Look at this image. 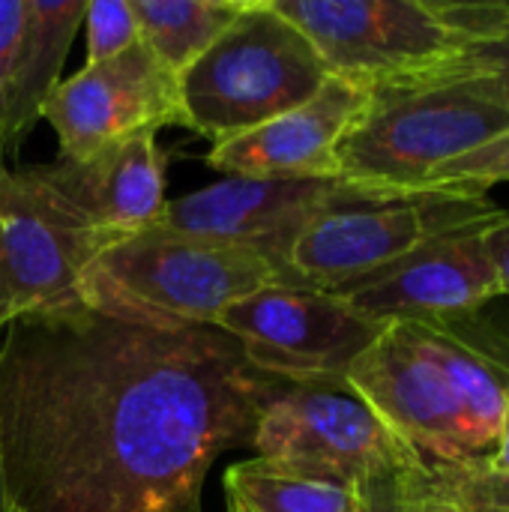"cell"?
<instances>
[{"label":"cell","mask_w":509,"mask_h":512,"mask_svg":"<svg viewBox=\"0 0 509 512\" xmlns=\"http://www.w3.org/2000/svg\"><path fill=\"white\" fill-rule=\"evenodd\" d=\"M501 213L504 210L489 195L468 189L366 195L342 186L291 246L288 285L345 294L432 237Z\"/></svg>","instance_id":"8992f818"},{"label":"cell","mask_w":509,"mask_h":512,"mask_svg":"<svg viewBox=\"0 0 509 512\" xmlns=\"http://www.w3.org/2000/svg\"><path fill=\"white\" fill-rule=\"evenodd\" d=\"M339 189V180L225 177L204 189L171 198L159 225L186 237L255 252L270 261L282 285H288L291 246L303 228L339 195Z\"/></svg>","instance_id":"4fadbf2b"},{"label":"cell","mask_w":509,"mask_h":512,"mask_svg":"<svg viewBox=\"0 0 509 512\" xmlns=\"http://www.w3.org/2000/svg\"><path fill=\"white\" fill-rule=\"evenodd\" d=\"M105 243L78 228L18 168L0 165V333L78 303V282Z\"/></svg>","instance_id":"30bf717a"},{"label":"cell","mask_w":509,"mask_h":512,"mask_svg":"<svg viewBox=\"0 0 509 512\" xmlns=\"http://www.w3.org/2000/svg\"><path fill=\"white\" fill-rule=\"evenodd\" d=\"M507 9H509V3H507Z\"/></svg>","instance_id":"f1b7e54d"},{"label":"cell","mask_w":509,"mask_h":512,"mask_svg":"<svg viewBox=\"0 0 509 512\" xmlns=\"http://www.w3.org/2000/svg\"><path fill=\"white\" fill-rule=\"evenodd\" d=\"M165 165L168 153L156 135H135L78 159L57 156L18 171L78 228L111 243L162 219Z\"/></svg>","instance_id":"7c38bea8"},{"label":"cell","mask_w":509,"mask_h":512,"mask_svg":"<svg viewBox=\"0 0 509 512\" xmlns=\"http://www.w3.org/2000/svg\"><path fill=\"white\" fill-rule=\"evenodd\" d=\"M246 6L249 0H132L141 42L177 78L219 42Z\"/></svg>","instance_id":"e0dca14e"},{"label":"cell","mask_w":509,"mask_h":512,"mask_svg":"<svg viewBox=\"0 0 509 512\" xmlns=\"http://www.w3.org/2000/svg\"><path fill=\"white\" fill-rule=\"evenodd\" d=\"M492 306V303H489ZM390 321L348 387L426 468L489 462L509 399V315Z\"/></svg>","instance_id":"7a4b0ae2"},{"label":"cell","mask_w":509,"mask_h":512,"mask_svg":"<svg viewBox=\"0 0 509 512\" xmlns=\"http://www.w3.org/2000/svg\"><path fill=\"white\" fill-rule=\"evenodd\" d=\"M0 512H15L12 501H9V492H6V483H3V471H0Z\"/></svg>","instance_id":"83f0119b"},{"label":"cell","mask_w":509,"mask_h":512,"mask_svg":"<svg viewBox=\"0 0 509 512\" xmlns=\"http://www.w3.org/2000/svg\"><path fill=\"white\" fill-rule=\"evenodd\" d=\"M282 285L255 252L177 234L165 225L105 243L81 273L84 306L153 327H216L237 300Z\"/></svg>","instance_id":"3957f363"},{"label":"cell","mask_w":509,"mask_h":512,"mask_svg":"<svg viewBox=\"0 0 509 512\" xmlns=\"http://www.w3.org/2000/svg\"><path fill=\"white\" fill-rule=\"evenodd\" d=\"M414 84H456L509 111V33L501 39L465 45L453 60L441 63Z\"/></svg>","instance_id":"d6986e66"},{"label":"cell","mask_w":509,"mask_h":512,"mask_svg":"<svg viewBox=\"0 0 509 512\" xmlns=\"http://www.w3.org/2000/svg\"><path fill=\"white\" fill-rule=\"evenodd\" d=\"M429 489L468 512H509V477L489 462L468 468H426Z\"/></svg>","instance_id":"ffe728a7"},{"label":"cell","mask_w":509,"mask_h":512,"mask_svg":"<svg viewBox=\"0 0 509 512\" xmlns=\"http://www.w3.org/2000/svg\"><path fill=\"white\" fill-rule=\"evenodd\" d=\"M486 246L501 282V297H509V213L504 210L486 231Z\"/></svg>","instance_id":"d4e9b609"},{"label":"cell","mask_w":509,"mask_h":512,"mask_svg":"<svg viewBox=\"0 0 509 512\" xmlns=\"http://www.w3.org/2000/svg\"><path fill=\"white\" fill-rule=\"evenodd\" d=\"M42 120L57 132V156H87L135 135H156L165 126H183L180 84L144 42L120 57L81 66L72 78L60 81Z\"/></svg>","instance_id":"8fae6325"},{"label":"cell","mask_w":509,"mask_h":512,"mask_svg":"<svg viewBox=\"0 0 509 512\" xmlns=\"http://www.w3.org/2000/svg\"><path fill=\"white\" fill-rule=\"evenodd\" d=\"M372 90L330 75L300 108L243 135L210 144L207 165L252 180H339V144L357 123Z\"/></svg>","instance_id":"9a60e30c"},{"label":"cell","mask_w":509,"mask_h":512,"mask_svg":"<svg viewBox=\"0 0 509 512\" xmlns=\"http://www.w3.org/2000/svg\"><path fill=\"white\" fill-rule=\"evenodd\" d=\"M84 30H87L84 66L108 63L141 42L132 0H87Z\"/></svg>","instance_id":"7402d4cb"},{"label":"cell","mask_w":509,"mask_h":512,"mask_svg":"<svg viewBox=\"0 0 509 512\" xmlns=\"http://www.w3.org/2000/svg\"><path fill=\"white\" fill-rule=\"evenodd\" d=\"M24 0H0V156H12L18 141L12 135V102L18 78V54L24 33Z\"/></svg>","instance_id":"603a6c76"},{"label":"cell","mask_w":509,"mask_h":512,"mask_svg":"<svg viewBox=\"0 0 509 512\" xmlns=\"http://www.w3.org/2000/svg\"><path fill=\"white\" fill-rule=\"evenodd\" d=\"M249 450L276 468L345 486L426 468L348 384L279 381L258 411Z\"/></svg>","instance_id":"52a82bcc"},{"label":"cell","mask_w":509,"mask_h":512,"mask_svg":"<svg viewBox=\"0 0 509 512\" xmlns=\"http://www.w3.org/2000/svg\"><path fill=\"white\" fill-rule=\"evenodd\" d=\"M509 180V129L495 135L492 141L444 162L423 186V192L435 189H468V192H489L498 183Z\"/></svg>","instance_id":"44dd1931"},{"label":"cell","mask_w":509,"mask_h":512,"mask_svg":"<svg viewBox=\"0 0 509 512\" xmlns=\"http://www.w3.org/2000/svg\"><path fill=\"white\" fill-rule=\"evenodd\" d=\"M495 219L432 237L339 297L378 324L477 312L501 297V282L486 246V231Z\"/></svg>","instance_id":"5bb4252c"},{"label":"cell","mask_w":509,"mask_h":512,"mask_svg":"<svg viewBox=\"0 0 509 512\" xmlns=\"http://www.w3.org/2000/svg\"><path fill=\"white\" fill-rule=\"evenodd\" d=\"M279 381L219 327L69 303L0 333V471L15 512H204Z\"/></svg>","instance_id":"6da1fadb"},{"label":"cell","mask_w":509,"mask_h":512,"mask_svg":"<svg viewBox=\"0 0 509 512\" xmlns=\"http://www.w3.org/2000/svg\"><path fill=\"white\" fill-rule=\"evenodd\" d=\"M489 465L501 474L509 477V399H507V411H504V423H501V435H498V447L489 459Z\"/></svg>","instance_id":"484cf974"},{"label":"cell","mask_w":509,"mask_h":512,"mask_svg":"<svg viewBox=\"0 0 509 512\" xmlns=\"http://www.w3.org/2000/svg\"><path fill=\"white\" fill-rule=\"evenodd\" d=\"M426 471V468H423ZM423 483H426V477H423ZM426 489H429V483H426ZM432 492V489H429ZM432 498H435V507H438V512H468L465 507H459V504H453V501H447V498H441V495H435L432 492Z\"/></svg>","instance_id":"4316f807"},{"label":"cell","mask_w":509,"mask_h":512,"mask_svg":"<svg viewBox=\"0 0 509 512\" xmlns=\"http://www.w3.org/2000/svg\"><path fill=\"white\" fill-rule=\"evenodd\" d=\"M24 33L18 54L15 102H12V135L21 141L36 120L51 90L60 84L66 54L84 24L87 0H24Z\"/></svg>","instance_id":"2e32d148"},{"label":"cell","mask_w":509,"mask_h":512,"mask_svg":"<svg viewBox=\"0 0 509 512\" xmlns=\"http://www.w3.org/2000/svg\"><path fill=\"white\" fill-rule=\"evenodd\" d=\"M228 512H357L360 489L294 474L264 459L234 462L225 477Z\"/></svg>","instance_id":"ac0fdd59"},{"label":"cell","mask_w":509,"mask_h":512,"mask_svg":"<svg viewBox=\"0 0 509 512\" xmlns=\"http://www.w3.org/2000/svg\"><path fill=\"white\" fill-rule=\"evenodd\" d=\"M321 54L330 75L363 90L414 84L465 42L438 0H273Z\"/></svg>","instance_id":"ba28073f"},{"label":"cell","mask_w":509,"mask_h":512,"mask_svg":"<svg viewBox=\"0 0 509 512\" xmlns=\"http://www.w3.org/2000/svg\"><path fill=\"white\" fill-rule=\"evenodd\" d=\"M357 512H438L432 492L423 483V468L390 471L363 480Z\"/></svg>","instance_id":"cb8c5ba5"},{"label":"cell","mask_w":509,"mask_h":512,"mask_svg":"<svg viewBox=\"0 0 509 512\" xmlns=\"http://www.w3.org/2000/svg\"><path fill=\"white\" fill-rule=\"evenodd\" d=\"M216 327L258 372L288 384H348L351 366L384 330L339 294L294 285H270L237 300Z\"/></svg>","instance_id":"9c48e42d"},{"label":"cell","mask_w":509,"mask_h":512,"mask_svg":"<svg viewBox=\"0 0 509 512\" xmlns=\"http://www.w3.org/2000/svg\"><path fill=\"white\" fill-rule=\"evenodd\" d=\"M509 129V111L456 84L369 93L339 144V183L366 195H417L450 159Z\"/></svg>","instance_id":"5b68a950"},{"label":"cell","mask_w":509,"mask_h":512,"mask_svg":"<svg viewBox=\"0 0 509 512\" xmlns=\"http://www.w3.org/2000/svg\"><path fill=\"white\" fill-rule=\"evenodd\" d=\"M327 81L330 69L315 45L273 0H249L219 42L177 78L183 126L216 144L300 108Z\"/></svg>","instance_id":"277c9868"}]
</instances>
